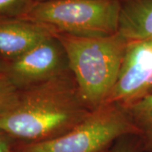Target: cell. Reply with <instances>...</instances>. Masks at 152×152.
<instances>
[{
	"instance_id": "6da1fadb",
	"label": "cell",
	"mask_w": 152,
	"mask_h": 152,
	"mask_svg": "<svg viewBox=\"0 0 152 152\" xmlns=\"http://www.w3.org/2000/svg\"><path fill=\"white\" fill-rule=\"evenodd\" d=\"M70 71L20 91L16 103L0 117V131L15 142L53 139L91 113Z\"/></svg>"
},
{
	"instance_id": "7a4b0ae2",
	"label": "cell",
	"mask_w": 152,
	"mask_h": 152,
	"mask_svg": "<svg viewBox=\"0 0 152 152\" xmlns=\"http://www.w3.org/2000/svg\"><path fill=\"white\" fill-rule=\"evenodd\" d=\"M64 49L69 69L91 110L106 103L116 84L128 41L119 32L103 37L54 34Z\"/></svg>"
},
{
	"instance_id": "3957f363",
	"label": "cell",
	"mask_w": 152,
	"mask_h": 152,
	"mask_svg": "<svg viewBox=\"0 0 152 152\" xmlns=\"http://www.w3.org/2000/svg\"><path fill=\"white\" fill-rule=\"evenodd\" d=\"M129 134L140 135L127 109L106 102L67 133L43 141L15 142L13 152H108Z\"/></svg>"
},
{
	"instance_id": "277c9868",
	"label": "cell",
	"mask_w": 152,
	"mask_h": 152,
	"mask_svg": "<svg viewBox=\"0 0 152 152\" xmlns=\"http://www.w3.org/2000/svg\"><path fill=\"white\" fill-rule=\"evenodd\" d=\"M120 0H48L36 2L23 19L53 34L103 37L118 32Z\"/></svg>"
},
{
	"instance_id": "5b68a950",
	"label": "cell",
	"mask_w": 152,
	"mask_h": 152,
	"mask_svg": "<svg viewBox=\"0 0 152 152\" xmlns=\"http://www.w3.org/2000/svg\"><path fill=\"white\" fill-rule=\"evenodd\" d=\"M69 71L64 49L53 34L16 59L4 63V75L21 91Z\"/></svg>"
},
{
	"instance_id": "8992f818",
	"label": "cell",
	"mask_w": 152,
	"mask_h": 152,
	"mask_svg": "<svg viewBox=\"0 0 152 152\" xmlns=\"http://www.w3.org/2000/svg\"><path fill=\"white\" fill-rule=\"evenodd\" d=\"M152 90V38L129 42L116 84L107 102L127 108Z\"/></svg>"
},
{
	"instance_id": "52a82bcc",
	"label": "cell",
	"mask_w": 152,
	"mask_h": 152,
	"mask_svg": "<svg viewBox=\"0 0 152 152\" xmlns=\"http://www.w3.org/2000/svg\"><path fill=\"white\" fill-rule=\"evenodd\" d=\"M53 36L42 25L23 18H0V60L16 59Z\"/></svg>"
},
{
	"instance_id": "ba28073f",
	"label": "cell",
	"mask_w": 152,
	"mask_h": 152,
	"mask_svg": "<svg viewBox=\"0 0 152 152\" xmlns=\"http://www.w3.org/2000/svg\"><path fill=\"white\" fill-rule=\"evenodd\" d=\"M118 32L128 41L152 38V0H120Z\"/></svg>"
},
{
	"instance_id": "9c48e42d",
	"label": "cell",
	"mask_w": 152,
	"mask_h": 152,
	"mask_svg": "<svg viewBox=\"0 0 152 152\" xmlns=\"http://www.w3.org/2000/svg\"><path fill=\"white\" fill-rule=\"evenodd\" d=\"M126 109L140 131L146 151L152 152V94Z\"/></svg>"
},
{
	"instance_id": "30bf717a",
	"label": "cell",
	"mask_w": 152,
	"mask_h": 152,
	"mask_svg": "<svg viewBox=\"0 0 152 152\" xmlns=\"http://www.w3.org/2000/svg\"><path fill=\"white\" fill-rule=\"evenodd\" d=\"M36 0H0V18H25Z\"/></svg>"
},
{
	"instance_id": "8fae6325",
	"label": "cell",
	"mask_w": 152,
	"mask_h": 152,
	"mask_svg": "<svg viewBox=\"0 0 152 152\" xmlns=\"http://www.w3.org/2000/svg\"><path fill=\"white\" fill-rule=\"evenodd\" d=\"M20 91L4 75H0V117L9 112L16 103Z\"/></svg>"
},
{
	"instance_id": "7c38bea8",
	"label": "cell",
	"mask_w": 152,
	"mask_h": 152,
	"mask_svg": "<svg viewBox=\"0 0 152 152\" xmlns=\"http://www.w3.org/2000/svg\"><path fill=\"white\" fill-rule=\"evenodd\" d=\"M108 152H147L141 136L125 135L115 142Z\"/></svg>"
},
{
	"instance_id": "4fadbf2b",
	"label": "cell",
	"mask_w": 152,
	"mask_h": 152,
	"mask_svg": "<svg viewBox=\"0 0 152 152\" xmlns=\"http://www.w3.org/2000/svg\"><path fill=\"white\" fill-rule=\"evenodd\" d=\"M14 141L0 131V152H13Z\"/></svg>"
},
{
	"instance_id": "5bb4252c",
	"label": "cell",
	"mask_w": 152,
	"mask_h": 152,
	"mask_svg": "<svg viewBox=\"0 0 152 152\" xmlns=\"http://www.w3.org/2000/svg\"><path fill=\"white\" fill-rule=\"evenodd\" d=\"M4 63L0 60V75H4Z\"/></svg>"
},
{
	"instance_id": "9a60e30c",
	"label": "cell",
	"mask_w": 152,
	"mask_h": 152,
	"mask_svg": "<svg viewBox=\"0 0 152 152\" xmlns=\"http://www.w3.org/2000/svg\"><path fill=\"white\" fill-rule=\"evenodd\" d=\"M43 1H48V0H36V2H43Z\"/></svg>"
},
{
	"instance_id": "2e32d148",
	"label": "cell",
	"mask_w": 152,
	"mask_h": 152,
	"mask_svg": "<svg viewBox=\"0 0 152 152\" xmlns=\"http://www.w3.org/2000/svg\"><path fill=\"white\" fill-rule=\"evenodd\" d=\"M152 94V90H151V93H150V95H151ZM148 96H149V95H148Z\"/></svg>"
}]
</instances>
